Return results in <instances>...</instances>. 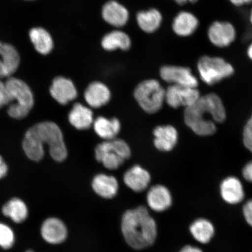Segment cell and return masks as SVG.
<instances>
[{
	"instance_id": "obj_19",
	"label": "cell",
	"mask_w": 252,
	"mask_h": 252,
	"mask_svg": "<svg viewBox=\"0 0 252 252\" xmlns=\"http://www.w3.org/2000/svg\"><path fill=\"white\" fill-rule=\"evenodd\" d=\"M154 145L158 150L171 151L177 144L178 134L176 129L172 126H158L154 130Z\"/></svg>"
},
{
	"instance_id": "obj_18",
	"label": "cell",
	"mask_w": 252,
	"mask_h": 252,
	"mask_svg": "<svg viewBox=\"0 0 252 252\" xmlns=\"http://www.w3.org/2000/svg\"><path fill=\"white\" fill-rule=\"evenodd\" d=\"M220 193L223 200L230 204L239 203L245 197L243 185L234 176L226 178L222 182L220 185Z\"/></svg>"
},
{
	"instance_id": "obj_17",
	"label": "cell",
	"mask_w": 252,
	"mask_h": 252,
	"mask_svg": "<svg viewBox=\"0 0 252 252\" xmlns=\"http://www.w3.org/2000/svg\"><path fill=\"white\" fill-rule=\"evenodd\" d=\"M111 94L108 87L100 82L91 83L84 93V98L91 108H99L109 102Z\"/></svg>"
},
{
	"instance_id": "obj_7",
	"label": "cell",
	"mask_w": 252,
	"mask_h": 252,
	"mask_svg": "<svg viewBox=\"0 0 252 252\" xmlns=\"http://www.w3.org/2000/svg\"><path fill=\"white\" fill-rule=\"evenodd\" d=\"M135 100L145 112L156 113L162 108L165 101V90L156 80L142 82L135 88Z\"/></svg>"
},
{
	"instance_id": "obj_41",
	"label": "cell",
	"mask_w": 252,
	"mask_h": 252,
	"mask_svg": "<svg viewBox=\"0 0 252 252\" xmlns=\"http://www.w3.org/2000/svg\"><path fill=\"white\" fill-rule=\"evenodd\" d=\"M26 252H34L32 251H28Z\"/></svg>"
},
{
	"instance_id": "obj_34",
	"label": "cell",
	"mask_w": 252,
	"mask_h": 252,
	"mask_svg": "<svg viewBox=\"0 0 252 252\" xmlns=\"http://www.w3.org/2000/svg\"><path fill=\"white\" fill-rule=\"evenodd\" d=\"M229 1L236 7H244L252 3V0H229Z\"/></svg>"
},
{
	"instance_id": "obj_12",
	"label": "cell",
	"mask_w": 252,
	"mask_h": 252,
	"mask_svg": "<svg viewBox=\"0 0 252 252\" xmlns=\"http://www.w3.org/2000/svg\"><path fill=\"white\" fill-rule=\"evenodd\" d=\"M20 62V55L15 47L0 42V79L11 77Z\"/></svg>"
},
{
	"instance_id": "obj_29",
	"label": "cell",
	"mask_w": 252,
	"mask_h": 252,
	"mask_svg": "<svg viewBox=\"0 0 252 252\" xmlns=\"http://www.w3.org/2000/svg\"><path fill=\"white\" fill-rule=\"evenodd\" d=\"M15 237L13 230L6 223L0 222V248L9 250L13 247Z\"/></svg>"
},
{
	"instance_id": "obj_23",
	"label": "cell",
	"mask_w": 252,
	"mask_h": 252,
	"mask_svg": "<svg viewBox=\"0 0 252 252\" xmlns=\"http://www.w3.org/2000/svg\"><path fill=\"white\" fill-rule=\"evenodd\" d=\"M101 45L106 51H114L116 49L127 51L130 49L131 40L130 36L124 32L116 30L103 36Z\"/></svg>"
},
{
	"instance_id": "obj_1",
	"label": "cell",
	"mask_w": 252,
	"mask_h": 252,
	"mask_svg": "<svg viewBox=\"0 0 252 252\" xmlns=\"http://www.w3.org/2000/svg\"><path fill=\"white\" fill-rule=\"evenodd\" d=\"M49 147L50 156L56 161L66 159L67 151L61 128L55 123H39L32 127L25 135L23 149L31 160L39 161L45 155L44 146Z\"/></svg>"
},
{
	"instance_id": "obj_24",
	"label": "cell",
	"mask_w": 252,
	"mask_h": 252,
	"mask_svg": "<svg viewBox=\"0 0 252 252\" xmlns=\"http://www.w3.org/2000/svg\"><path fill=\"white\" fill-rule=\"evenodd\" d=\"M93 125L96 133L106 141L115 139L121 128V123L118 119H109L103 116L94 120Z\"/></svg>"
},
{
	"instance_id": "obj_28",
	"label": "cell",
	"mask_w": 252,
	"mask_h": 252,
	"mask_svg": "<svg viewBox=\"0 0 252 252\" xmlns=\"http://www.w3.org/2000/svg\"><path fill=\"white\" fill-rule=\"evenodd\" d=\"M190 231L195 240L206 244L212 240L215 229L210 220L204 219H197L191 223Z\"/></svg>"
},
{
	"instance_id": "obj_42",
	"label": "cell",
	"mask_w": 252,
	"mask_h": 252,
	"mask_svg": "<svg viewBox=\"0 0 252 252\" xmlns=\"http://www.w3.org/2000/svg\"><path fill=\"white\" fill-rule=\"evenodd\" d=\"M251 119L252 120V118H251Z\"/></svg>"
},
{
	"instance_id": "obj_6",
	"label": "cell",
	"mask_w": 252,
	"mask_h": 252,
	"mask_svg": "<svg viewBox=\"0 0 252 252\" xmlns=\"http://www.w3.org/2000/svg\"><path fill=\"white\" fill-rule=\"evenodd\" d=\"M198 74L204 83L215 84L231 77L234 68L229 63L220 57L205 55L197 63Z\"/></svg>"
},
{
	"instance_id": "obj_25",
	"label": "cell",
	"mask_w": 252,
	"mask_h": 252,
	"mask_svg": "<svg viewBox=\"0 0 252 252\" xmlns=\"http://www.w3.org/2000/svg\"><path fill=\"white\" fill-rule=\"evenodd\" d=\"M138 26L145 32L151 33L160 27L162 22L161 13L156 8L138 12L136 16Z\"/></svg>"
},
{
	"instance_id": "obj_3",
	"label": "cell",
	"mask_w": 252,
	"mask_h": 252,
	"mask_svg": "<svg viewBox=\"0 0 252 252\" xmlns=\"http://www.w3.org/2000/svg\"><path fill=\"white\" fill-rule=\"evenodd\" d=\"M121 228L126 242L134 250L150 247L156 240V220L144 206L126 211L122 217Z\"/></svg>"
},
{
	"instance_id": "obj_27",
	"label": "cell",
	"mask_w": 252,
	"mask_h": 252,
	"mask_svg": "<svg viewBox=\"0 0 252 252\" xmlns=\"http://www.w3.org/2000/svg\"><path fill=\"white\" fill-rule=\"evenodd\" d=\"M30 37L36 51L46 55L52 52L53 41L51 35L42 28H34L30 32Z\"/></svg>"
},
{
	"instance_id": "obj_14",
	"label": "cell",
	"mask_w": 252,
	"mask_h": 252,
	"mask_svg": "<svg viewBox=\"0 0 252 252\" xmlns=\"http://www.w3.org/2000/svg\"><path fill=\"white\" fill-rule=\"evenodd\" d=\"M102 16L106 23L116 28H121L127 23L129 12L121 3L110 0L103 6Z\"/></svg>"
},
{
	"instance_id": "obj_33",
	"label": "cell",
	"mask_w": 252,
	"mask_h": 252,
	"mask_svg": "<svg viewBox=\"0 0 252 252\" xmlns=\"http://www.w3.org/2000/svg\"><path fill=\"white\" fill-rule=\"evenodd\" d=\"M242 175L246 181L252 183V160L245 165L242 171Z\"/></svg>"
},
{
	"instance_id": "obj_8",
	"label": "cell",
	"mask_w": 252,
	"mask_h": 252,
	"mask_svg": "<svg viewBox=\"0 0 252 252\" xmlns=\"http://www.w3.org/2000/svg\"><path fill=\"white\" fill-rule=\"evenodd\" d=\"M207 35L208 39L214 46L225 48L235 42L237 32L234 25L230 22L216 21L208 28Z\"/></svg>"
},
{
	"instance_id": "obj_40",
	"label": "cell",
	"mask_w": 252,
	"mask_h": 252,
	"mask_svg": "<svg viewBox=\"0 0 252 252\" xmlns=\"http://www.w3.org/2000/svg\"><path fill=\"white\" fill-rule=\"evenodd\" d=\"M198 1V0H189V2L193 3V4H194V3L197 2Z\"/></svg>"
},
{
	"instance_id": "obj_11",
	"label": "cell",
	"mask_w": 252,
	"mask_h": 252,
	"mask_svg": "<svg viewBox=\"0 0 252 252\" xmlns=\"http://www.w3.org/2000/svg\"><path fill=\"white\" fill-rule=\"evenodd\" d=\"M40 234L47 243L61 244L67 237V228L61 220L50 217L44 220L41 226Z\"/></svg>"
},
{
	"instance_id": "obj_36",
	"label": "cell",
	"mask_w": 252,
	"mask_h": 252,
	"mask_svg": "<svg viewBox=\"0 0 252 252\" xmlns=\"http://www.w3.org/2000/svg\"><path fill=\"white\" fill-rule=\"evenodd\" d=\"M180 252H203L200 250V249L193 247L191 245L185 246V247L183 248Z\"/></svg>"
},
{
	"instance_id": "obj_31",
	"label": "cell",
	"mask_w": 252,
	"mask_h": 252,
	"mask_svg": "<svg viewBox=\"0 0 252 252\" xmlns=\"http://www.w3.org/2000/svg\"><path fill=\"white\" fill-rule=\"evenodd\" d=\"M243 213L246 221L252 227V199L244 204Z\"/></svg>"
},
{
	"instance_id": "obj_4",
	"label": "cell",
	"mask_w": 252,
	"mask_h": 252,
	"mask_svg": "<svg viewBox=\"0 0 252 252\" xmlns=\"http://www.w3.org/2000/svg\"><path fill=\"white\" fill-rule=\"evenodd\" d=\"M8 98V114L15 119L26 117L33 108V94L28 85L15 77H9L5 83Z\"/></svg>"
},
{
	"instance_id": "obj_9",
	"label": "cell",
	"mask_w": 252,
	"mask_h": 252,
	"mask_svg": "<svg viewBox=\"0 0 252 252\" xmlns=\"http://www.w3.org/2000/svg\"><path fill=\"white\" fill-rule=\"evenodd\" d=\"M200 96L197 88L172 84L165 90V100L173 108L181 106L188 108L196 102Z\"/></svg>"
},
{
	"instance_id": "obj_22",
	"label": "cell",
	"mask_w": 252,
	"mask_h": 252,
	"mask_svg": "<svg viewBox=\"0 0 252 252\" xmlns=\"http://www.w3.org/2000/svg\"><path fill=\"white\" fill-rule=\"evenodd\" d=\"M69 122L78 130H87L94 124L92 110L81 103H75L68 115Z\"/></svg>"
},
{
	"instance_id": "obj_15",
	"label": "cell",
	"mask_w": 252,
	"mask_h": 252,
	"mask_svg": "<svg viewBox=\"0 0 252 252\" xmlns=\"http://www.w3.org/2000/svg\"><path fill=\"white\" fill-rule=\"evenodd\" d=\"M199 24L196 15L190 12L183 11L173 19L172 30L179 36L189 37L196 32Z\"/></svg>"
},
{
	"instance_id": "obj_20",
	"label": "cell",
	"mask_w": 252,
	"mask_h": 252,
	"mask_svg": "<svg viewBox=\"0 0 252 252\" xmlns=\"http://www.w3.org/2000/svg\"><path fill=\"white\" fill-rule=\"evenodd\" d=\"M124 180L127 187L135 192H141L150 184L151 176L149 172L140 166L135 165L126 172Z\"/></svg>"
},
{
	"instance_id": "obj_21",
	"label": "cell",
	"mask_w": 252,
	"mask_h": 252,
	"mask_svg": "<svg viewBox=\"0 0 252 252\" xmlns=\"http://www.w3.org/2000/svg\"><path fill=\"white\" fill-rule=\"evenodd\" d=\"M92 187L94 191L98 196L106 199H110L117 194L119 184L117 179L113 176L100 173L94 176Z\"/></svg>"
},
{
	"instance_id": "obj_35",
	"label": "cell",
	"mask_w": 252,
	"mask_h": 252,
	"mask_svg": "<svg viewBox=\"0 0 252 252\" xmlns=\"http://www.w3.org/2000/svg\"><path fill=\"white\" fill-rule=\"evenodd\" d=\"M8 172V167L2 158L0 156V179L4 178Z\"/></svg>"
},
{
	"instance_id": "obj_37",
	"label": "cell",
	"mask_w": 252,
	"mask_h": 252,
	"mask_svg": "<svg viewBox=\"0 0 252 252\" xmlns=\"http://www.w3.org/2000/svg\"><path fill=\"white\" fill-rule=\"evenodd\" d=\"M247 55L249 59L252 61V42L249 45L247 49Z\"/></svg>"
},
{
	"instance_id": "obj_38",
	"label": "cell",
	"mask_w": 252,
	"mask_h": 252,
	"mask_svg": "<svg viewBox=\"0 0 252 252\" xmlns=\"http://www.w3.org/2000/svg\"><path fill=\"white\" fill-rule=\"evenodd\" d=\"M176 4L180 5H184L189 2V0H173Z\"/></svg>"
},
{
	"instance_id": "obj_39",
	"label": "cell",
	"mask_w": 252,
	"mask_h": 252,
	"mask_svg": "<svg viewBox=\"0 0 252 252\" xmlns=\"http://www.w3.org/2000/svg\"><path fill=\"white\" fill-rule=\"evenodd\" d=\"M249 20H250V24L252 26V8L251 9L250 14H249Z\"/></svg>"
},
{
	"instance_id": "obj_13",
	"label": "cell",
	"mask_w": 252,
	"mask_h": 252,
	"mask_svg": "<svg viewBox=\"0 0 252 252\" xmlns=\"http://www.w3.org/2000/svg\"><path fill=\"white\" fill-rule=\"evenodd\" d=\"M50 92L53 98L62 105H66L77 96V91L74 83L70 79L63 77L54 79Z\"/></svg>"
},
{
	"instance_id": "obj_30",
	"label": "cell",
	"mask_w": 252,
	"mask_h": 252,
	"mask_svg": "<svg viewBox=\"0 0 252 252\" xmlns=\"http://www.w3.org/2000/svg\"><path fill=\"white\" fill-rule=\"evenodd\" d=\"M243 141L245 147L252 153V120L251 119L245 126Z\"/></svg>"
},
{
	"instance_id": "obj_5",
	"label": "cell",
	"mask_w": 252,
	"mask_h": 252,
	"mask_svg": "<svg viewBox=\"0 0 252 252\" xmlns=\"http://www.w3.org/2000/svg\"><path fill=\"white\" fill-rule=\"evenodd\" d=\"M94 152L97 161L110 170L119 168L131 156L130 147L126 142L116 138L97 145Z\"/></svg>"
},
{
	"instance_id": "obj_10",
	"label": "cell",
	"mask_w": 252,
	"mask_h": 252,
	"mask_svg": "<svg viewBox=\"0 0 252 252\" xmlns=\"http://www.w3.org/2000/svg\"><path fill=\"white\" fill-rule=\"evenodd\" d=\"M160 77L173 85L197 88L198 81L190 68L182 66L165 65L160 68Z\"/></svg>"
},
{
	"instance_id": "obj_26",
	"label": "cell",
	"mask_w": 252,
	"mask_h": 252,
	"mask_svg": "<svg viewBox=\"0 0 252 252\" xmlns=\"http://www.w3.org/2000/svg\"><path fill=\"white\" fill-rule=\"evenodd\" d=\"M2 213L14 222L20 223L27 219L29 211L23 200L19 198H13L3 206Z\"/></svg>"
},
{
	"instance_id": "obj_2",
	"label": "cell",
	"mask_w": 252,
	"mask_h": 252,
	"mask_svg": "<svg viewBox=\"0 0 252 252\" xmlns=\"http://www.w3.org/2000/svg\"><path fill=\"white\" fill-rule=\"evenodd\" d=\"M226 116L224 105L215 94L201 96L193 105L186 108L184 112L185 124L201 136L215 133L216 124L224 122Z\"/></svg>"
},
{
	"instance_id": "obj_16",
	"label": "cell",
	"mask_w": 252,
	"mask_h": 252,
	"mask_svg": "<svg viewBox=\"0 0 252 252\" xmlns=\"http://www.w3.org/2000/svg\"><path fill=\"white\" fill-rule=\"evenodd\" d=\"M147 201L151 209L155 212H164L171 206L172 195L168 189L164 186H154L148 191Z\"/></svg>"
},
{
	"instance_id": "obj_32",
	"label": "cell",
	"mask_w": 252,
	"mask_h": 252,
	"mask_svg": "<svg viewBox=\"0 0 252 252\" xmlns=\"http://www.w3.org/2000/svg\"><path fill=\"white\" fill-rule=\"evenodd\" d=\"M8 98L5 83L0 79V108L4 105H8Z\"/></svg>"
}]
</instances>
